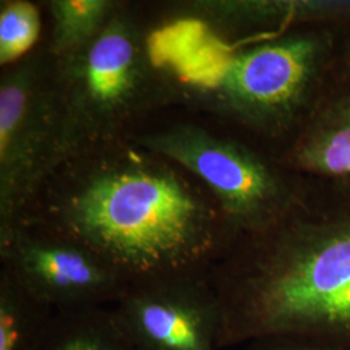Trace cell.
Returning a JSON list of instances; mask_svg holds the SVG:
<instances>
[{
	"label": "cell",
	"mask_w": 350,
	"mask_h": 350,
	"mask_svg": "<svg viewBox=\"0 0 350 350\" xmlns=\"http://www.w3.org/2000/svg\"><path fill=\"white\" fill-rule=\"evenodd\" d=\"M336 78L350 82V24L341 30L338 44Z\"/></svg>",
	"instance_id": "2e32d148"
},
{
	"label": "cell",
	"mask_w": 350,
	"mask_h": 350,
	"mask_svg": "<svg viewBox=\"0 0 350 350\" xmlns=\"http://www.w3.org/2000/svg\"><path fill=\"white\" fill-rule=\"evenodd\" d=\"M43 7L30 0L0 1V66L21 62L37 50L44 37Z\"/></svg>",
	"instance_id": "5bb4252c"
},
{
	"label": "cell",
	"mask_w": 350,
	"mask_h": 350,
	"mask_svg": "<svg viewBox=\"0 0 350 350\" xmlns=\"http://www.w3.org/2000/svg\"><path fill=\"white\" fill-rule=\"evenodd\" d=\"M163 24L196 25L231 49L282 34L299 26L350 24V1L327 0H202L167 7Z\"/></svg>",
	"instance_id": "9c48e42d"
},
{
	"label": "cell",
	"mask_w": 350,
	"mask_h": 350,
	"mask_svg": "<svg viewBox=\"0 0 350 350\" xmlns=\"http://www.w3.org/2000/svg\"><path fill=\"white\" fill-rule=\"evenodd\" d=\"M247 350H342L312 338L269 336L250 341Z\"/></svg>",
	"instance_id": "9a60e30c"
},
{
	"label": "cell",
	"mask_w": 350,
	"mask_h": 350,
	"mask_svg": "<svg viewBox=\"0 0 350 350\" xmlns=\"http://www.w3.org/2000/svg\"><path fill=\"white\" fill-rule=\"evenodd\" d=\"M274 160L305 183L350 195V82L335 75L297 135Z\"/></svg>",
	"instance_id": "30bf717a"
},
{
	"label": "cell",
	"mask_w": 350,
	"mask_h": 350,
	"mask_svg": "<svg viewBox=\"0 0 350 350\" xmlns=\"http://www.w3.org/2000/svg\"><path fill=\"white\" fill-rule=\"evenodd\" d=\"M112 310L134 350H218L221 309L211 274L131 283Z\"/></svg>",
	"instance_id": "ba28073f"
},
{
	"label": "cell",
	"mask_w": 350,
	"mask_h": 350,
	"mask_svg": "<svg viewBox=\"0 0 350 350\" xmlns=\"http://www.w3.org/2000/svg\"><path fill=\"white\" fill-rule=\"evenodd\" d=\"M36 350H134L112 309L53 312Z\"/></svg>",
	"instance_id": "8fae6325"
},
{
	"label": "cell",
	"mask_w": 350,
	"mask_h": 350,
	"mask_svg": "<svg viewBox=\"0 0 350 350\" xmlns=\"http://www.w3.org/2000/svg\"><path fill=\"white\" fill-rule=\"evenodd\" d=\"M0 269L53 312L114 305L129 287L85 244L27 224L0 228Z\"/></svg>",
	"instance_id": "52a82bcc"
},
{
	"label": "cell",
	"mask_w": 350,
	"mask_h": 350,
	"mask_svg": "<svg viewBox=\"0 0 350 350\" xmlns=\"http://www.w3.org/2000/svg\"><path fill=\"white\" fill-rule=\"evenodd\" d=\"M345 26V25H344ZM344 26H299L195 64L174 60L188 111L275 159L300 131L336 75Z\"/></svg>",
	"instance_id": "3957f363"
},
{
	"label": "cell",
	"mask_w": 350,
	"mask_h": 350,
	"mask_svg": "<svg viewBox=\"0 0 350 350\" xmlns=\"http://www.w3.org/2000/svg\"><path fill=\"white\" fill-rule=\"evenodd\" d=\"M130 139L195 175L218 202L234 240L273 225L304 192L300 178L271 156L202 120L159 116Z\"/></svg>",
	"instance_id": "5b68a950"
},
{
	"label": "cell",
	"mask_w": 350,
	"mask_h": 350,
	"mask_svg": "<svg viewBox=\"0 0 350 350\" xmlns=\"http://www.w3.org/2000/svg\"><path fill=\"white\" fill-rule=\"evenodd\" d=\"M50 18L49 36L43 42L56 59L86 47L112 20L118 0H49L40 3Z\"/></svg>",
	"instance_id": "7c38bea8"
},
{
	"label": "cell",
	"mask_w": 350,
	"mask_h": 350,
	"mask_svg": "<svg viewBox=\"0 0 350 350\" xmlns=\"http://www.w3.org/2000/svg\"><path fill=\"white\" fill-rule=\"evenodd\" d=\"M16 224L40 226L85 244L129 284L211 274L234 241L209 189L180 165L131 139L64 159Z\"/></svg>",
	"instance_id": "6da1fadb"
},
{
	"label": "cell",
	"mask_w": 350,
	"mask_h": 350,
	"mask_svg": "<svg viewBox=\"0 0 350 350\" xmlns=\"http://www.w3.org/2000/svg\"><path fill=\"white\" fill-rule=\"evenodd\" d=\"M62 157L55 57L44 42L0 75V228L13 225Z\"/></svg>",
	"instance_id": "8992f818"
},
{
	"label": "cell",
	"mask_w": 350,
	"mask_h": 350,
	"mask_svg": "<svg viewBox=\"0 0 350 350\" xmlns=\"http://www.w3.org/2000/svg\"><path fill=\"white\" fill-rule=\"evenodd\" d=\"M53 310L0 269V350H36Z\"/></svg>",
	"instance_id": "4fadbf2b"
},
{
	"label": "cell",
	"mask_w": 350,
	"mask_h": 350,
	"mask_svg": "<svg viewBox=\"0 0 350 350\" xmlns=\"http://www.w3.org/2000/svg\"><path fill=\"white\" fill-rule=\"evenodd\" d=\"M62 157L130 139L161 113L180 108L182 81L163 50L157 21L121 1L86 47L55 57Z\"/></svg>",
	"instance_id": "277c9868"
},
{
	"label": "cell",
	"mask_w": 350,
	"mask_h": 350,
	"mask_svg": "<svg viewBox=\"0 0 350 350\" xmlns=\"http://www.w3.org/2000/svg\"><path fill=\"white\" fill-rule=\"evenodd\" d=\"M211 282L218 349L299 336L350 350V195L304 182L287 214L230 244Z\"/></svg>",
	"instance_id": "7a4b0ae2"
}]
</instances>
